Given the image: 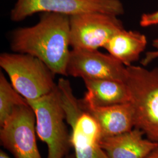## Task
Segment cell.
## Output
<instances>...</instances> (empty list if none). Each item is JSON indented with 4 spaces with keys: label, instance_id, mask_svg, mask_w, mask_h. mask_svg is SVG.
Returning <instances> with one entry per match:
<instances>
[{
    "label": "cell",
    "instance_id": "2",
    "mask_svg": "<svg viewBox=\"0 0 158 158\" xmlns=\"http://www.w3.org/2000/svg\"><path fill=\"white\" fill-rule=\"evenodd\" d=\"M57 85L66 121L72 129L70 143L76 158H108L100 145L102 135L99 125L81 107L70 81L61 78Z\"/></svg>",
    "mask_w": 158,
    "mask_h": 158
},
{
    "label": "cell",
    "instance_id": "9",
    "mask_svg": "<svg viewBox=\"0 0 158 158\" xmlns=\"http://www.w3.org/2000/svg\"><path fill=\"white\" fill-rule=\"evenodd\" d=\"M69 76L85 79H111L125 81L127 67L110 54L98 50L72 49L68 60Z\"/></svg>",
    "mask_w": 158,
    "mask_h": 158
},
{
    "label": "cell",
    "instance_id": "6",
    "mask_svg": "<svg viewBox=\"0 0 158 158\" xmlns=\"http://www.w3.org/2000/svg\"><path fill=\"white\" fill-rule=\"evenodd\" d=\"M38 12H54L69 17L98 12L118 17L124 14L119 0H17L10 18L20 22Z\"/></svg>",
    "mask_w": 158,
    "mask_h": 158
},
{
    "label": "cell",
    "instance_id": "4",
    "mask_svg": "<svg viewBox=\"0 0 158 158\" xmlns=\"http://www.w3.org/2000/svg\"><path fill=\"white\" fill-rule=\"evenodd\" d=\"M0 66L8 74L14 88L27 101L45 96L57 86L55 74L36 57L3 53L0 55Z\"/></svg>",
    "mask_w": 158,
    "mask_h": 158
},
{
    "label": "cell",
    "instance_id": "19",
    "mask_svg": "<svg viewBox=\"0 0 158 158\" xmlns=\"http://www.w3.org/2000/svg\"><path fill=\"white\" fill-rule=\"evenodd\" d=\"M64 158H76L74 154H69Z\"/></svg>",
    "mask_w": 158,
    "mask_h": 158
},
{
    "label": "cell",
    "instance_id": "5",
    "mask_svg": "<svg viewBox=\"0 0 158 158\" xmlns=\"http://www.w3.org/2000/svg\"><path fill=\"white\" fill-rule=\"evenodd\" d=\"M27 102L35 114L37 135L47 145V158H65L72 145L57 85L51 93Z\"/></svg>",
    "mask_w": 158,
    "mask_h": 158
},
{
    "label": "cell",
    "instance_id": "10",
    "mask_svg": "<svg viewBox=\"0 0 158 158\" xmlns=\"http://www.w3.org/2000/svg\"><path fill=\"white\" fill-rule=\"evenodd\" d=\"M79 104L89 113L100 126L102 138L118 135L134 129L135 127L133 108L129 103L108 107H98L83 97Z\"/></svg>",
    "mask_w": 158,
    "mask_h": 158
},
{
    "label": "cell",
    "instance_id": "12",
    "mask_svg": "<svg viewBox=\"0 0 158 158\" xmlns=\"http://www.w3.org/2000/svg\"><path fill=\"white\" fill-rule=\"evenodd\" d=\"M87 92L84 98L98 107L129 103L130 94L124 81L111 79L83 80Z\"/></svg>",
    "mask_w": 158,
    "mask_h": 158
},
{
    "label": "cell",
    "instance_id": "17",
    "mask_svg": "<svg viewBox=\"0 0 158 158\" xmlns=\"http://www.w3.org/2000/svg\"><path fill=\"white\" fill-rule=\"evenodd\" d=\"M146 158H158V144Z\"/></svg>",
    "mask_w": 158,
    "mask_h": 158
},
{
    "label": "cell",
    "instance_id": "1",
    "mask_svg": "<svg viewBox=\"0 0 158 158\" xmlns=\"http://www.w3.org/2000/svg\"><path fill=\"white\" fill-rule=\"evenodd\" d=\"M70 46V17L54 12H42L36 25L14 30L10 38L13 52L36 57L63 76H68Z\"/></svg>",
    "mask_w": 158,
    "mask_h": 158
},
{
    "label": "cell",
    "instance_id": "7",
    "mask_svg": "<svg viewBox=\"0 0 158 158\" xmlns=\"http://www.w3.org/2000/svg\"><path fill=\"white\" fill-rule=\"evenodd\" d=\"M36 134L35 114L27 102L15 108L1 125L0 141L15 158H42Z\"/></svg>",
    "mask_w": 158,
    "mask_h": 158
},
{
    "label": "cell",
    "instance_id": "16",
    "mask_svg": "<svg viewBox=\"0 0 158 158\" xmlns=\"http://www.w3.org/2000/svg\"><path fill=\"white\" fill-rule=\"evenodd\" d=\"M152 46L154 49L147 52L145 56L142 60L141 63L143 66H147L155 59H158V38L153 40Z\"/></svg>",
    "mask_w": 158,
    "mask_h": 158
},
{
    "label": "cell",
    "instance_id": "8",
    "mask_svg": "<svg viewBox=\"0 0 158 158\" xmlns=\"http://www.w3.org/2000/svg\"><path fill=\"white\" fill-rule=\"evenodd\" d=\"M124 29L117 16L91 12L70 17V46L73 49L98 50Z\"/></svg>",
    "mask_w": 158,
    "mask_h": 158
},
{
    "label": "cell",
    "instance_id": "15",
    "mask_svg": "<svg viewBox=\"0 0 158 158\" xmlns=\"http://www.w3.org/2000/svg\"><path fill=\"white\" fill-rule=\"evenodd\" d=\"M139 23L142 27L158 25V10L151 13L143 14L141 17Z\"/></svg>",
    "mask_w": 158,
    "mask_h": 158
},
{
    "label": "cell",
    "instance_id": "14",
    "mask_svg": "<svg viewBox=\"0 0 158 158\" xmlns=\"http://www.w3.org/2000/svg\"><path fill=\"white\" fill-rule=\"evenodd\" d=\"M28 102L12 85L2 72L0 73V126L15 108Z\"/></svg>",
    "mask_w": 158,
    "mask_h": 158
},
{
    "label": "cell",
    "instance_id": "20",
    "mask_svg": "<svg viewBox=\"0 0 158 158\" xmlns=\"http://www.w3.org/2000/svg\"><path fill=\"white\" fill-rule=\"evenodd\" d=\"M158 141V135L156 136V141Z\"/></svg>",
    "mask_w": 158,
    "mask_h": 158
},
{
    "label": "cell",
    "instance_id": "13",
    "mask_svg": "<svg viewBox=\"0 0 158 158\" xmlns=\"http://www.w3.org/2000/svg\"><path fill=\"white\" fill-rule=\"evenodd\" d=\"M147 45L145 35L123 29L114 34L104 48L109 54L128 67L138 60Z\"/></svg>",
    "mask_w": 158,
    "mask_h": 158
},
{
    "label": "cell",
    "instance_id": "11",
    "mask_svg": "<svg viewBox=\"0 0 158 158\" xmlns=\"http://www.w3.org/2000/svg\"><path fill=\"white\" fill-rule=\"evenodd\" d=\"M144 134L134 128L118 135L102 138L100 145L108 158H146L158 141L143 138Z\"/></svg>",
    "mask_w": 158,
    "mask_h": 158
},
{
    "label": "cell",
    "instance_id": "18",
    "mask_svg": "<svg viewBox=\"0 0 158 158\" xmlns=\"http://www.w3.org/2000/svg\"><path fill=\"white\" fill-rule=\"evenodd\" d=\"M0 158H10L8 155L6 153V152H4L3 151L1 150L0 151Z\"/></svg>",
    "mask_w": 158,
    "mask_h": 158
},
{
    "label": "cell",
    "instance_id": "3",
    "mask_svg": "<svg viewBox=\"0 0 158 158\" xmlns=\"http://www.w3.org/2000/svg\"><path fill=\"white\" fill-rule=\"evenodd\" d=\"M125 83L130 94L135 127L156 141L158 135V68L147 70L141 66L127 67Z\"/></svg>",
    "mask_w": 158,
    "mask_h": 158
}]
</instances>
